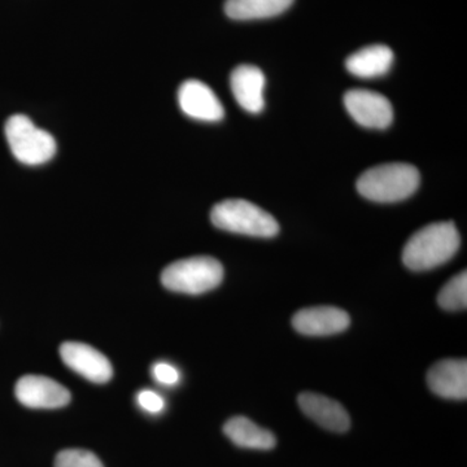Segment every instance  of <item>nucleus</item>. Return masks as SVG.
Instances as JSON below:
<instances>
[{"mask_svg":"<svg viewBox=\"0 0 467 467\" xmlns=\"http://www.w3.org/2000/svg\"><path fill=\"white\" fill-rule=\"evenodd\" d=\"M17 400L27 408L57 409L70 401V392L57 380L42 376H26L15 387Z\"/></svg>","mask_w":467,"mask_h":467,"instance_id":"obj_8","label":"nucleus"},{"mask_svg":"<svg viewBox=\"0 0 467 467\" xmlns=\"http://www.w3.org/2000/svg\"><path fill=\"white\" fill-rule=\"evenodd\" d=\"M152 376L159 383L167 384V386H173L180 380V373L177 368L167 362H158L153 365Z\"/></svg>","mask_w":467,"mask_h":467,"instance_id":"obj_19","label":"nucleus"},{"mask_svg":"<svg viewBox=\"0 0 467 467\" xmlns=\"http://www.w3.org/2000/svg\"><path fill=\"white\" fill-rule=\"evenodd\" d=\"M60 356L67 368L92 383H107L113 376L109 359L88 344L63 343L60 347Z\"/></svg>","mask_w":467,"mask_h":467,"instance_id":"obj_7","label":"nucleus"},{"mask_svg":"<svg viewBox=\"0 0 467 467\" xmlns=\"http://www.w3.org/2000/svg\"><path fill=\"white\" fill-rule=\"evenodd\" d=\"M138 402L144 410L153 414L160 413L165 405L164 399L159 393L150 391V389H144L138 393Z\"/></svg>","mask_w":467,"mask_h":467,"instance_id":"obj_20","label":"nucleus"},{"mask_svg":"<svg viewBox=\"0 0 467 467\" xmlns=\"http://www.w3.org/2000/svg\"><path fill=\"white\" fill-rule=\"evenodd\" d=\"M223 432L234 444L247 450L269 451L276 444L273 432L242 416L230 418L223 426Z\"/></svg>","mask_w":467,"mask_h":467,"instance_id":"obj_14","label":"nucleus"},{"mask_svg":"<svg viewBox=\"0 0 467 467\" xmlns=\"http://www.w3.org/2000/svg\"><path fill=\"white\" fill-rule=\"evenodd\" d=\"M430 389L441 398L466 400V359H442L430 368L427 374Z\"/></svg>","mask_w":467,"mask_h":467,"instance_id":"obj_11","label":"nucleus"},{"mask_svg":"<svg viewBox=\"0 0 467 467\" xmlns=\"http://www.w3.org/2000/svg\"><path fill=\"white\" fill-rule=\"evenodd\" d=\"M439 306L445 310L466 309L467 306V273L461 272L453 276L441 288L438 296Z\"/></svg>","mask_w":467,"mask_h":467,"instance_id":"obj_17","label":"nucleus"},{"mask_svg":"<svg viewBox=\"0 0 467 467\" xmlns=\"http://www.w3.org/2000/svg\"><path fill=\"white\" fill-rule=\"evenodd\" d=\"M297 402L306 417L328 431L346 432L349 429L348 411L333 399L319 393L303 392Z\"/></svg>","mask_w":467,"mask_h":467,"instance_id":"obj_12","label":"nucleus"},{"mask_svg":"<svg viewBox=\"0 0 467 467\" xmlns=\"http://www.w3.org/2000/svg\"><path fill=\"white\" fill-rule=\"evenodd\" d=\"M178 103L184 115L199 121L216 122L225 116V109L217 95L198 79H189L181 85Z\"/></svg>","mask_w":467,"mask_h":467,"instance_id":"obj_9","label":"nucleus"},{"mask_svg":"<svg viewBox=\"0 0 467 467\" xmlns=\"http://www.w3.org/2000/svg\"><path fill=\"white\" fill-rule=\"evenodd\" d=\"M55 467H104L92 451L85 450L61 451L55 459Z\"/></svg>","mask_w":467,"mask_h":467,"instance_id":"obj_18","label":"nucleus"},{"mask_svg":"<svg viewBox=\"0 0 467 467\" xmlns=\"http://www.w3.org/2000/svg\"><path fill=\"white\" fill-rule=\"evenodd\" d=\"M223 279L220 261L209 256L178 260L165 267L161 282L165 288L181 294L201 295L218 287Z\"/></svg>","mask_w":467,"mask_h":467,"instance_id":"obj_4","label":"nucleus"},{"mask_svg":"<svg viewBox=\"0 0 467 467\" xmlns=\"http://www.w3.org/2000/svg\"><path fill=\"white\" fill-rule=\"evenodd\" d=\"M420 171L404 162L378 165L365 171L358 181L364 198L377 202H396L413 195L420 186Z\"/></svg>","mask_w":467,"mask_h":467,"instance_id":"obj_2","label":"nucleus"},{"mask_svg":"<svg viewBox=\"0 0 467 467\" xmlns=\"http://www.w3.org/2000/svg\"><path fill=\"white\" fill-rule=\"evenodd\" d=\"M211 220L218 229L257 238H272L279 233L278 223L272 214L243 199L218 202L212 209Z\"/></svg>","mask_w":467,"mask_h":467,"instance_id":"obj_3","label":"nucleus"},{"mask_svg":"<svg viewBox=\"0 0 467 467\" xmlns=\"http://www.w3.org/2000/svg\"><path fill=\"white\" fill-rule=\"evenodd\" d=\"M5 138L9 149L18 161L26 165H41L50 161L57 153V140L48 131L36 128L24 115L9 117L5 122Z\"/></svg>","mask_w":467,"mask_h":467,"instance_id":"obj_5","label":"nucleus"},{"mask_svg":"<svg viewBox=\"0 0 467 467\" xmlns=\"http://www.w3.org/2000/svg\"><path fill=\"white\" fill-rule=\"evenodd\" d=\"M344 104L358 125L368 129H386L391 125V101L379 92L350 90L344 95Z\"/></svg>","mask_w":467,"mask_h":467,"instance_id":"obj_6","label":"nucleus"},{"mask_svg":"<svg viewBox=\"0 0 467 467\" xmlns=\"http://www.w3.org/2000/svg\"><path fill=\"white\" fill-rule=\"evenodd\" d=\"M230 86L234 98L243 109L250 113H260L264 109L265 76L260 67L247 64L235 67L230 77Z\"/></svg>","mask_w":467,"mask_h":467,"instance_id":"obj_13","label":"nucleus"},{"mask_svg":"<svg viewBox=\"0 0 467 467\" xmlns=\"http://www.w3.org/2000/svg\"><path fill=\"white\" fill-rule=\"evenodd\" d=\"M350 324L349 316L335 306H313L301 309L292 318V326L297 333L308 337H327L342 333Z\"/></svg>","mask_w":467,"mask_h":467,"instance_id":"obj_10","label":"nucleus"},{"mask_svg":"<svg viewBox=\"0 0 467 467\" xmlns=\"http://www.w3.org/2000/svg\"><path fill=\"white\" fill-rule=\"evenodd\" d=\"M393 63L391 48L383 45L368 46L355 54L350 55L346 61L347 69L353 76L361 78H374L386 75Z\"/></svg>","mask_w":467,"mask_h":467,"instance_id":"obj_15","label":"nucleus"},{"mask_svg":"<svg viewBox=\"0 0 467 467\" xmlns=\"http://www.w3.org/2000/svg\"><path fill=\"white\" fill-rule=\"evenodd\" d=\"M460 244V233L453 223H431L409 239L402 251V261L414 272L431 270L450 261Z\"/></svg>","mask_w":467,"mask_h":467,"instance_id":"obj_1","label":"nucleus"},{"mask_svg":"<svg viewBox=\"0 0 467 467\" xmlns=\"http://www.w3.org/2000/svg\"><path fill=\"white\" fill-rule=\"evenodd\" d=\"M294 0H226L225 12L233 20H260L284 14Z\"/></svg>","mask_w":467,"mask_h":467,"instance_id":"obj_16","label":"nucleus"}]
</instances>
